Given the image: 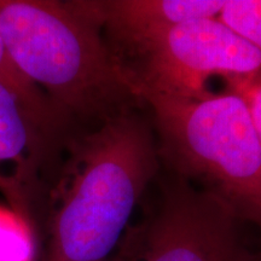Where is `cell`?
<instances>
[{
  "mask_svg": "<svg viewBox=\"0 0 261 261\" xmlns=\"http://www.w3.org/2000/svg\"><path fill=\"white\" fill-rule=\"evenodd\" d=\"M223 0H81L74 5L100 29L117 63L167 29L218 18Z\"/></svg>",
  "mask_w": 261,
  "mask_h": 261,
  "instance_id": "cell-7",
  "label": "cell"
},
{
  "mask_svg": "<svg viewBox=\"0 0 261 261\" xmlns=\"http://www.w3.org/2000/svg\"><path fill=\"white\" fill-rule=\"evenodd\" d=\"M68 149L51 192L44 261H109L158 173V142L132 110L71 138Z\"/></svg>",
  "mask_w": 261,
  "mask_h": 261,
  "instance_id": "cell-1",
  "label": "cell"
},
{
  "mask_svg": "<svg viewBox=\"0 0 261 261\" xmlns=\"http://www.w3.org/2000/svg\"><path fill=\"white\" fill-rule=\"evenodd\" d=\"M218 19L261 54V0H225Z\"/></svg>",
  "mask_w": 261,
  "mask_h": 261,
  "instance_id": "cell-9",
  "label": "cell"
},
{
  "mask_svg": "<svg viewBox=\"0 0 261 261\" xmlns=\"http://www.w3.org/2000/svg\"><path fill=\"white\" fill-rule=\"evenodd\" d=\"M240 221L213 195L175 177L162 187L158 210L125 240L135 261H255Z\"/></svg>",
  "mask_w": 261,
  "mask_h": 261,
  "instance_id": "cell-5",
  "label": "cell"
},
{
  "mask_svg": "<svg viewBox=\"0 0 261 261\" xmlns=\"http://www.w3.org/2000/svg\"><path fill=\"white\" fill-rule=\"evenodd\" d=\"M109 261H135V255H133L129 244L126 241H123L120 252L114 254L109 259Z\"/></svg>",
  "mask_w": 261,
  "mask_h": 261,
  "instance_id": "cell-11",
  "label": "cell"
},
{
  "mask_svg": "<svg viewBox=\"0 0 261 261\" xmlns=\"http://www.w3.org/2000/svg\"><path fill=\"white\" fill-rule=\"evenodd\" d=\"M228 85L231 91L242 96L247 102L261 143V76L255 79L230 80Z\"/></svg>",
  "mask_w": 261,
  "mask_h": 261,
  "instance_id": "cell-10",
  "label": "cell"
},
{
  "mask_svg": "<svg viewBox=\"0 0 261 261\" xmlns=\"http://www.w3.org/2000/svg\"><path fill=\"white\" fill-rule=\"evenodd\" d=\"M143 100L154 115L160 160L261 230V143L244 98L207 90Z\"/></svg>",
  "mask_w": 261,
  "mask_h": 261,
  "instance_id": "cell-3",
  "label": "cell"
},
{
  "mask_svg": "<svg viewBox=\"0 0 261 261\" xmlns=\"http://www.w3.org/2000/svg\"><path fill=\"white\" fill-rule=\"evenodd\" d=\"M128 57L122 69L142 100L154 94L198 96L212 75L227 81L261 76L259 50L218 18L174 25Z\"/></svg>",
  "mask_w": 261,
  "mask_h": 261,
  "instance_id": "cell-4",
  "label": "cell"
},
{
  "mask_svg": "<svg viewBox=\"0 0 261 261\" xmlns=\"http://www.w3.org/2000/svg\"><path fill=\"white\" fill-rule=\"evenodd\" d=\"M0 29L17 69L67 121L96 126L143 102L74 2L0 0Z\"/></svg>",
  "mask_w": 261,
  "mask_h": 261,
  "instance_id": "cell-2",
  "label": "cell"
},
{
  "mask_svg": "<svg viewBox=\"0 0 261 261\" xmlns=\"http://www.w3.org/2000/svg\"><path fill=\"white\" fill-rule=\"evenodd\" d=\"M56 135L14 91L0 84V194L32 233L38 227L45 192L42 166Z\"/></svg>",
  "mask_w": 261,
  "mask_h": 261,
  "instance_id": "cell-6",
  "label": "cell"
},
{
  "mask_svg": "<svg viewBox=\"0 0 261 261\" xmlns=\"http://www.w3.org/2000/svg\"><path fill=\"white\" fill-rule=\"evenodd\" d=\"M0 84L14 91L45 125L60 133L67 120L52 107L40 90L21 73L12 61L0 29Z\"/></svg>",
  "mask_w": 261,
  "mask_h": 261,
  "instance_id": "cell-8",
  "label": "cell"
},
{
  "mask_svg": "<svg viewBox=\"0 0 261 261\" xmlns=\"http://www.w3.org/2000/svg\"><path fill=\"white\" fill-rule=\"evenodd\" d=\"M255 261H261V257H256Z\"/></svg>",
  "mask_w": 261,
  "mask_h": 261,
  "instance_id": "cell-12",
  "label": "cell"
}]
</instances>
